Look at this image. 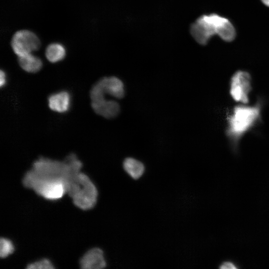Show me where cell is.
Here are the masks:
<instances>
[{
    "label": "cell",
    "instance_id": "obj_1",
    "mask_svg": "<svg viewBox=\"0 0 269 269\" xmlns=\"http://www.w3.org/2000/svg\"><path fill=\"white\" fill-rule=\"evenodd\" d=\"M82 162L76 154H70L63 161L41 157L24 175L22 183L29 188L40 182L59 181L64 184L66 193L71 198L83 187L88 176L81 171Z\"/></svg>",
    "mask_w": 269,
    "mask_h": 269
},
{
    "label": "cell",
    "instance_id": "obj_7",
    "mask_svg": "<svg viewBox=\"0 0 269 269\" xmlns=\"http://www.w3.org/2000/svg\"><path fill=\"white\" fill-rule=\"evenodd\" d=\"M30 189L34 190L39 196L50 200H58L66 193L64 184L59 181L35 183Z\"/></svg>",
    "mask_w": 269,
    "mask_h": 269
},
{
    "label": "cell",
    "instance_id": "obj_18",
    "mask_svg": "<svg viewBox=\"0 0 269 269\" xmlns=\"http://www.w3.org/2000/svg\"><path fill=\"white\" fill-rule=\"evenodd\" d=\"M6 82V76L4 71L0 70V87L3 86Z\"/></svg>",
    "mask_w": 269,
    "mask_h": 269
},
{
    "label": "cell",
    "instance_id": "obj_20",
    "mask_svg": "<svg viewBox=\"0 0 269 269\" xmlns=\"http://www.w3.org/2000/svg\"><path fill=\"white\" fill-rule=\"evenodd\" d=\"M267 6H269V0H261Z\"/></svg>",
    "mask_w": 269,
    "mask_h": 269
},
{
    "label": "cell",
    "instance_id": "obj_17",
    "mask_svg": "<svg viewBox=\"0 0 269 269\" xmlns=\"http://www.w3.org/2000/svg\"><path fill=\"white\" fill-rule=\"evenodd\" d=\"M26 269H54L51 262L47 259H42L38 261L28 264Z\"/></svg>",
    "mask_w": 269,
    "mask_h": 269
},
{
    "label": "cell",
    "instance_id": "obj_16",
    "mask_svg": "<svg viewBox=\"0 0 269 269\" xmlns=\"http://www.w3.org/2000/svg\"><path fill=\"white\" fill-rule=\"evenodd\" d=\"M14 250L12 242L5 238H1L0 240V257L4 258L11 254Z\"/></svg>",
    "mask_w": 269,
    "mask_h": 269
},
{
    "label": "cell",
    "instance_id": "obj_6",
    "mask_svg": "<svg viewBox=\"0 0 269 269\" xmlns=\"http://www.w3.org/2000/svg\"><path fill=\"white\" fill-rule=\"evenodd\" d=\"M98 195L97 188L89 178L81 190L72 198L75 206L81 209L87 210L96 205Z\"/></svg>",
    "mask_w": 269,
    "mask_h": 269
},
{
    "label": "cell",
    "instance_id": "obj_2",
    "mask_svg": "<svg viewBox=\"0 0 269 269\" xmlns=\"http://www.w3.org/2000/svg\"><path fill=\"white\" fill-rule=\"evenodd\" d=\"M261 110L260 102L253 106L241 104L234 107L227 119L226 132L233 145L237 146L243 135L259 121Z\"/></svg>",
    "mask_w": 269,
    "mask_h": 269
},
{
    "label": "cell",
    "instance_id": "obj_12",
    "mask_svg": "<svg viewBox=\"0 0 269 269\" xmlns=\"http://www.w3.org/2000/svg\"><path fill=\"white\" fill-rule=\"evenodd\" d=\"M18 62L20 67L28 73H36L39 71L43 66L41 59L32 53L18 57Z\"/></svg>",
    "mask_w": 269,
    "mask_h": 269
},
{
    "label": "cell",
    "instance_id": "obj_19",
    "mask_svg": "<svg viewBox=\"0 0 269 269\" xmlns=\"http://www.w3.org/2000/svg\"><path fill=\"white\" fill-rule=\"evenodd\" d=\"M220 268L222 269H236V266L232 263L226 262L223 264Z\"/></svg>",
    "mask_w": 269,
    "mask_h": 269
},
{
    "label": "cell",
    "instance_id": "obj_13",
    "mask_svg": "<svg viewBox=\"0 0 269 269\" xmlns=\"http://www.w3.org/2000/svg\"><path fill=\"white\" fill-rule=\"evenodd\" d=\"M190 30L192 37L201 45L206 44L213 36L207 28L197 20L191 25Z\"/></svg>",
    "mask_w": 269,
    "mask_h": 269
},
{
    "label": "cell",
    "instance_id": "obj_15",
    "mask_svg": "<svg viewBox=\"0 0 269 269\" xmlns=\"http://www.w3.org/2000/svg\"><path fill=\"white\" fill-rule=\"evenodd\" d=\"M220 29L218 34L221 39L227 42H230L236 36L235 28L228 20Z\"/></svg>",
    "mask_w": 269,
    "mask_h": 269
},
{
    "label": "cell",
    "instance_id": "obj_4",
    "mask_svg": "<svg viewBox=\"0 0 269 269\" xmlns=\"http://www.w3.org/2000/svg\"><path fill=\"white\" fill-rule=\"evenodd\" d=\"M11 46L14 53L20 57L37 50L40 47V41L33 32L20 30L12 36Z\"/></svg>",
    "mask_w": 269,
    "mask_h": 269
},
{
    "label": "cell",
    "instance_id": "obj_10",
    "mask_svg": "<svg viewBox=\"0 0 269 269\" xmlns=\"http://www.w3.org/2000/svg\"><path fill=\"white\" fill-rule=\"evenodd\" d=\"M48 104L49 108L54 112L59 113H66L71 106V95L66 91L53 93L48 97Z\"/></svg>",
    "mask_w": 269,
    "mask_h": 269
},
{
    "label": "cell",
    "instance_id": "obj_3",
    "mask_svg": "<svg viewBox=\"0 0 269 269\" xmlns=\"http://www.w3.org/2000/svg\"><path fill=\"white\" fill-rule=\"evenodd\" d=\"M252 90V78L247 71L239 70L231 77L229 92L231 98L237 102L247 104Z\"/></svg>",
    "mask_w": 269,
    "mask_h": 269
},
{
    "label": "cell",
    "instance_id": "obj_11",
    "mask_svg": "<svg viewBox=\"0 0 269 269\" xmlns=\"http://www.w3.org/2000/svg\"><path fill=\"white\" fill-rule=\"evenodd\" d=\"M123 168L128 175L134 180L141 178L145 170V166L141 161L132 157H127L124 160Z\"/></svg>",
    "mask_w": 269,
    "mask_h": 269
},
{
    "label": "cell",
    "instance_id": "obj_8",
    "mask_svg": "<svg viewBox=\"0 0 269 269\" xmlns=\"http://www.w3.org/2000/svg\"><path fill=\"white\" fill-rule=\"evenodd\" d=\"M80 265L83 269H102L107 264L103 251L99 248H94L88 251L81 258Z\"/></svg>",
    "mask_w": 269,
    "mask_h": 269
},
{
    "label": "cell",
    "instance_id": "obj_5",
    "mask_svg": "<svg viewBox=\"0 0 269 269\" xmlns=\"http://www.w3.org/2000/svg\"><path fill=\"white\" fill-rule=\"evenodd\" d=\"M92 94L98 97H105L108 94L117 99H122L125 95L124 84L123 81L115 76L103 77L93 85Z\"/></svg>",
    "mask_w": 269,
    "mask_h": 269
},
{
    "label": "cell",
    "instance_id": "obj_9",
    "mask_svg": "<svg viewBox=\"0 0 269 269\" xmlns=\"http://www.w3.org/2000/svg\"><path fill=\"white\" fill-rule=\"evenodd\" d=\"M91 106L96 114L107 119L115 118L120 112V106L117 101L105 98L92 101Z\"/></svg>",
    "mask_w": 269,
    "mask_h": 269
},
{
    "label": "cell",
    "instance_id": "obj_14",
    "mask_svg": "<svg viewBox=\"0 0 269 269\" xmlns=\"http://www.w3.org/2000/svg\"><path fill=\"white\" fill-rule=\"evenodd\" d=\"M45 56L51 63H56L63 60L66 55L64 46L59 43H52L45 49Z\"/></svg>",
    "mask_w": 269,
    "mask_h": 269
}]
</instances>
